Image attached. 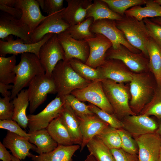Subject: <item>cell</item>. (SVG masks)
<instances>
[{
  "mask_svg": "<svg viewBox=\"0 0 161 161\" xmlns=\"http://www.w3.org/2000/svg\"><path fill=\"white\" fill-rule=\"evenodd\" d=\"M51 77L55 83L57 96H64L74 90L83 88L92 81L85 80L72 69L68 61H61L57 64Z\"/></svg>",
  "mask_w": 161,
  "mask_h": 161,
  "instance_id": "1",
  "label": "cell"
},
{
  "mask_svg": "<svg viewBox=\"0 0 161 161\" xmlns=\"http://www.w3.org/2000/svg\"><path fill=\"white\" fill-rule=\"evenodd\" d=\"M16 78L11 91L13 99L36 76L45 73L38 57L35 54L25 53L21 54L20 60L15 69Z\"/></svg>",
  "mask_w": 161,
  "mask_h": 161,
  "instance_id": "2",
  "label": "cell"
},
{
  "mask_svg": "<svg viewBox=\"0 0 161 161\" xmlns=\"http://www.w3.org/2000/svg\"><path fill=\"white\" fill-rule=\"evenodd\" d=\"M104 92L114 112V114L121 120L124 117L135 114L130 108L129 89L123 83H118L109 79L100 80Z\"/></svg>",
  "mask_w": 161,
  "mask_h": 161,
  "instance_id": "3",
  "label": "cell"
},
{
  "mask_svg": "<svg viewBox=\"0 0 161 161\" xmlns=\"http://www.w3.org/2000/svg\"><path fill=\"white\" fill-rule=\"evenodd\" d=\"M155 88L149 75L145 72L132 73L130 83L129 105L135 114H139L153 96Z\"/></svg>",
  "mask_w": 161,
  "mask_h": 161,
  "instance_id": "4",
  "label": "cell"
},
{
  "mask_svg": "<svg viewBox=\"0 0 161 161\" xmlns=\"http://www.w3.org/2000/svg\"><path fill=\"white\" fill-rule=\"evenodd\" d=\"M115 22L117 27L123 32L129 43L148 58L147 44L150 37L143 20L139 21L124 15L122 19Z\"/></svg>",
  "mask_w": 161,
  "mask_h": 161,
  "instance_id": "5",
  "label": "cell"
},
{
  "mask_svg": "<svg viewBox=\"0 0 161 161\" xmlns=\"http://www.w3.org/2000/svg\"><path fill=\"white\" fill-rule=\"evenodd\" d=\"M27 89L29 112L33 114L46 100L49 94L57 93L55 86L51 76L45 73L35 76L31 81Z\"/></svg>",
  "mask_w": 161,
  "mask_h": 161,
  "instance_id": "6",
  "label": "cell"
},
{
  "mask_svg": "<svg viewBox=\"0 0 161 161\" xmlns=\"http://www.w3.org/2000/svg\"><path fill=\"white\" fill-rule=\"evenodd\" d=\"M90 30L94 34H100L106 37L112 43V47L114 49H117L122 45L133 53L141 52L129 43L123 32L117 27L115 20L108 19L97 20L93 22Z\"/></svg>",
  "mask_w": 161,
  "mask_h": 161,
  "instance_id": "7",
  "label": "cell"
},
{
  "mask_svg": "<svg viewBox=\"0 0 161 161\" xmlns=\"http://www.w3.org/2000/svg\"><path fill=\"white\" fill-rule=\"evenodd\" d=\"M65 103L64 96H57L39 113L27 115L29 132L46 129L53 120L60 116Z\"/></svg>",
  "mask_w": 161,
  "mask_h": 161,
  "instance_id": "8",
  "label": "cell"
},
{
  "mask_svg": "<svg viewBox=\"0 0 161 161\" xmlns=\"http://www.w3.org/2000/svg\"><path fill=\"white\" fill-rule=\"evenodd\" d=\"M82 102L87 101L107 113L114 114L113 109L104 92L100 80L92 81L86 87L71 94Z\"/></svg>",
  "mask_w": 161,
  "mask_h": 161,
  "instance_id": "9",
  "label": "cell"
},
{
  "mask_svg": "<svg viewBox=\"0 0 161 161\" xmlns=\"http://www.w3.org/2000/svg\"><path fill=\"white\" fill-rule=\"evenodd\" d=\"M106 59L119 60L134 73L144 72L149 69V59L142 52L133 53L122 45L117 49L112 47L109 49L106 54Z\"/></svg>",
  "mask_w": 161,
  "mask_h": 161,
  "instance_id": "10",
  "label": "cell"
},
{
  "mask_svg": "<svg viewBox=\"0 0 161 161\" xmlns=\"http://www.w3.org/2000/svg\"><path fill=\"white\" fill-rule=\"evenodd\" d=\"M38 58L45 73L51 76L57 63L64 60V52L58 40L57 34H54L41 47Z\"/></svg>",
  "mask_w": 161,
  "mask_h": 161,
  "instance_id": "11",
  "label": "cell"
},
{
  "mask_svg": "<svg viewBox=\"0 0 161 161\" xmlns=\"http://www.w3.org/2000/svg\"><path fill=\"white\" fill-rule=\"evenodd\" d=\"M53 34H48L40 41L30 44L25 43L20 38L14 40L12 36L10 35L5 38V41L0 40V56L5 57L7 54L17 55L19 54L30 53L35 54L38 57L41 47Z\"/></svg>",
  "mask_w": 161,
  "mask_h": 161,
  "instance_id": "12",
  "label": "cell"
},
{
  "mask_svg": "<svg viewBox=\"0 0 161 161\" xmlns=\"http://www.w3.org/2000/svg\"><path fill=\"white\" fill-rule=\"evenodd\" d=\"M57 36L64 51V61L76 59L85 63L89 53V47L85 40H76L65 31L57 34Z\"/></svg>",
  "mask_w": 161,
  "mask_h": 161,
  "instance_id": "13",
  "label": "cell"
},
{
  "mask_svg": "<svg viewBox=\"0 0 161 161\" xmlns=\"http://www.w3.org/2000/svg\"><path fill=\"white\" fill-rule=\"evenodd\" d=\"M12 35L19 38L25 43L32 44L28 27L20 19L2 12L0 14V38L3 39Z\"/></svg>",
  "mask_w": 161,
  "mask_h": 161,
  "instance_id": "14",
  "label": "cell"
},
{
  "mask_svg": "<svg viewBox=\"0 0 161 161\" xmlns=\"http://www.w3.org/2000/svg\"><path fill=\"white\" fill-rule=\"evenodd\" d=\"M62 10L48 15L34 30L31 35L32 43L40 41L48 34H58L65 31L70 26L63 18Z\"/></svg>",
  "mask_w": 161,
  "mask_h": 161,
  "instance_id": "15",
  "label": "cell"
},
{
  "mask_svg": "<svg viewBox=\"0 0 161 161\" xmlns=\"http://www.w3.org/2000/svg\"><path fill=\"white\" fill-rule=\"evenodd\" d=\"M123 128L133 137L155 133L158 123L150 116L144 114H134L124 117L121 120Z\"/></svg>",
  "mask_w": 161,
  "mask_h": 161,
  "instance_id": "16",
  "label": "cell"
},
{
  "mask_svg": "<svg viewBox=\"0 0 161 161\" xmlns=\"http://www.w3.org/2000/svg\"><path fill=\"white\" fill-rule=\"evenodd\" d=\"M134 138L138 147L139 161H158L161 147V139L156 132Z\"/></svg>",
  "mask_w": 161,
  "mask_h": 161,
  "instance_id": "17",
  "label": "cell"
},
{
  "mask_svg": "<svg viewBox=\"0 0 161 161\" xmlns=\"http://www.w3.org/2000/svg\"><path fill=\"white\" fill-rule=\"evenodd\" d=\"M89 48V53L85 64L94 69H97L104 62L106 54L112 47L111 42L100 34H95L94 37L87 39Z\"/></svg>",
  "mask_w": 161,
  "mask_h": 161,
  "instance_id": "18",
  "label": "cell"
},
{
  "mask_svg": "<svg viewBox=\"0 0 161 161\" xmlns=\"http://www.w3.org/2000/svg\"><path fill=\"white\" fill-rule=\"evenodd\" d=\"M36 0H16L15 7L22 12L20 20L29 28L31 35L47 17L43 15Z\"/></svg>",
  "mask_w": 161,
  "mask_h": 161,
  "instance_id": "19",
  "label": "cell"
},
{
  "mask_svg": "<svg viewBox=\"0 0 161 161\" xmlns=\"http://www.w3.org/2000/svg\"><path fill=\"white\" fill-rule=\"evenodd\" d=\"M103 79H109L118 83L130 82L132 73L120 61L115 59H106L97 68Z\"/></svg>",
  "mask_w": 161,
  "mask_h": 161,
  "instance_id": "20",
  "label": "cell"
},
{
  "mask_svg": "<svg viewBox=\"0 0 161 161\" xmlns=\"http://www.w3.org/2000/svg\"><path fill=\"white\" fill-rule=\"evenodd\" d=\"M2 143L6 148L10 150L13 156L20 160H24L26 157L31 158L32 154L30 150L35 151L36 148L28 139L8 131Z\"/></svg>",
  "mask_w": 161,
  "mask_h": 161,
  "instance_id": "21",
  "label": "cell"
},
{
  "mask_svg": "<svg viewBox=\"0 0 161 161\" xmlns=\"http://www.w3.org/2000/svg\"><path fill=\"white\" fill-rule=\"evenodd\" d=\"M78 118L82 138L81 152L90 140L109 126L95 114Z\"/></svg>",
  "mask_w": 161,
  "mask_h": 161,
  "instance_id": "22",
  "label": "cell"
},
{
  "mask_svg": "<svg viewBox=\"0 0 161 161\" xmlns=\"http://www.w3.org/2000/svg\"><path fill=\"white\" fill-rule=\"evenodd\" d=\"M67 5L61 11L63 19L70 26L79 23L86 19L87 11L92 0H66Z\"/></svg>",
  "mask_w": 161,
  "mask_h": 161,
  "instance_id": "23",
  "label": "cell"
},
{
  "mask_svg": "<svg viewBox=\"0 0 161 161\" xmlns=\"http://www.w3.org/2000/svg\"><path fill=\"white\" fill-rule=\"evenodd\" d=\"M80 148L78 145L69 146L58 145L53 151L47 153L34 155L31 158L33 161H73L72 156Z\"/></svg>",
  "mask_w": 161,
  "mask_h": 161,
  "instance_id": "24",
  "label": "cell"
},
{
  "mask_svg": "<svg viewBox=\"0 0 161 161\" xmlns=\"http://www.w3.org/2000/svg\"><path fill=\"white\" fill-rule=\"evenodd\" d=\"M29 141L36 147L38 154L49 152L55 149L58 144L53 139L46 129L29 132Z\"/></svg>",
  "mask_w": 161,
  "mask_h": 161,
  "instance_id": "25",
  "label": "cell"
},
{
  "mask_svg": "<svg viewBox=\"0 0 161 161\" xmlns=\"http://www.w3.org/2000/svg\"><path fill=\"white\" fill-rule=\"evenodd\" d=\"M60 116L74 144L80 146L82 138L79 119L71 108L65 103Z\"/></svg>",
  "mask_w": 161,
  "mask_h": 161,
  "instance_id": "26",
  "label": "cell"
},
{
  "mask_svg": "<svg viewBox=\"0 0 161 161\" xmlns=\"http://www.w3.org/2000/svg\"><path fill=\"white\" fill-rule=\"evenodd\" d=\"M13 99L14 109L12 120L17 122L21 128L26 129L28 124L26 110L29 105L27 89L21 90Z\"/></svg>",
  "mask_w": 161,
  "mask_h": 161,
  "instance_id": "27",
  "label": "cell"
},
{
  "mask_svg": "<svg viewBox=\"0 0 161 161\" xmlns=\"http://www.w3.org/2000/svg\"><path fill=\"white\" fill-rule=\"evenodd\" d=\"M145 6H134L126 10L125 16L134 17L139 21L145 18L161 17V5L154 0H146Z\"/></svg>",
  "mask_w": 161,
  "mask_h": 161,
  "instance_id": "28",
  "label": "cell"
},
{
  "mask_svg": "<svg viewBox=\"0 0 161 161\" xmlns=\"http://www.w3.org/2000/svg\"><path fill=\"white\" fill-rule=\"evenodd\" d=\"M149 69L153 73L157 86H161V48L150 37L147 44Z\"/></svg>",
  "mask_w": 161,
  "mask_h": 161,
  "instance_id": "29",
  "label": "cell"
},
{
  "mask_svg": "<svg viewBox=\"0 0 161 161\" xmlns=\"http://www.w3.org/2000/svg\"><path fill=\"white\" fill-rule=\"evenodd\" d=\"M46 129L58 145L69 146L74 144L60 116L53 120Z\"/></svg>",
  "mask_w": 161,
  "mask_h": 161,
  "instance_id": "30",
  "label": "cell"
},
{
  "mask_svg": "<svg viewBox=\"0 0 161 161\" xmlns=\"http://www.w3.org/2000/svg\"><path fill=\"white\" fill-rule=\"evenodd\" d=\"M123 17L111 10L102 0H94L87 11L86 18H92L94 22L104 19L119 20Z\"/></svg>",
  "mask_w": 161,
  "mask_h": 161,
  "instance_id": "31",
  "label": "cell"
},
{
  "mask_svg": "<svg viewBox=\"0 0 161 161\" xmlns=\"http://www.w3.org/2000/svg\"><path fill=\"white\" fill-rule=\"evenodd\" d=\"M16 62V55L7 57L0 56V82L7 84L14 83Z\"/></svg>",
  "mask_w": 161,
  "mask_h": 161,
  "instance_id": "32",
  "label": "cell"
},
{
  "mask_svg": "<svg viewBox=\"0 0 161 161\" xmlns=\"http://www.w3.org/2000/svg\"><path fill=\"white\" fill-rule=\"evenodd\" d=\"M86 146L96 161H115L110 149L96 136L89 142Z\"/></svg>",
  "mask_w": 161,
  "mask_h": 161,
  "instance_id": "33",
  "label": "cell"
},
{
  "mask_svg": "<svg viewBox=\"0 0 161 161\" xmlns=\"http://www.w3.org/2000/svg\"><path fill=\"white\" fill-rule=\"evenodd\" d=\"M74 70L83 78L91 81L103 79L98 68L94 69L76 59L68 61Z\"/></svg>",
  "mask_w": 161,
  "mask_h": 161,
  "instance_id": "34",
  "label": "cell"
},
{
  "mask_svg": "<svg viewBox=\"0 0 161 161\" xmlns=\"http://www.w3.org/2000/svg\"><path fill=\"white\" fill-rule=\"evenodd\" d=\"M93 22L92 18H87L79 23L70 26L65 32L77 40H85L93 37L95 34L90 31V28Z\"/></svg>",
  "mask_w": 161,
  "mask_h": 161,
  "instance_id": "35",
  "label": "cell"
},
{
  "mask_svg": "<svg viewBox=\"0 0 161 161\" xmlns=\"http://www.w3.org/2000/svg\"><path fill=\"white\" fill-rule=\"evenodd\" d=\"M95 136L110 149L121 148V139L117 129L109 126Z\"/></svg>",
  "mask_w": 161,
  "mask_h": 161,
  "instance_id": "36",
  "label": "cell"
},
{
  "mask_svg": "<svg viewBox=\"0 0 161 161\" xmlns=\"http://www.w3.org/2000/svg\"><path fill=\"white\" fill-rule=\"evenodd\" d=\"M140 114L154 116L161 119V86H157L152 97Z\"/></svg>",
  "mask_w": 161,
  "mask_h": 161,
  "instance_id": "37",
  "label": "cell"
},
{
  "mask_svg": "<svg viewBox=\"0 0 161 161\" xmlns=\"http://www.w3.org/2000/svg\"><path fill=\"white\" fill-rule=\"evenodd\" d=\"M113 11L123 17L125 11L135 6L145 4L146 0H102Z\"/></svg>",
  "mask_w": 161,
  "mask_h": 161,
  "instance_id": "38",
  "label": "cell"
},
{
  "mask_svg": "<svg viewBox=\"0 0 161 161\" xmlns=\"http://www.w3.org/2000/svg\"><path fill=\"white\" fill-rule=\"evenodd\" d=\"M65 103L72 109L79 117L94 114L89 109L88 105L80 101L71 94L64 96Z\"/></svg>",
  "mask_w": 161,
  "mask_h": 161,
  "instance_id": "39",
  "label": "cell"
},
{
  "mask_svg": "<svg viewBox=\"0 0 161 161\" xmlns=\"http://www.w3.org/2000/svg\"><path fill=\"white\" fill-rule=\"evenodd\" d=\"M88 105L89 109L92 112L111 127L116 129L123 128L122 121L114 114H109L91 103H89Z\"/></svg>",
  "mask_w": 161,
  "mask_h": 161,
  "instance_id": "40",
  "label": "cell"
},
{
  "mask_svg": "<svg viewBox=\"0 0 161 161\" xmlns=\"http://www.w3.org/2000/svg\"><path fill=\"white\" fill-rule=\"evenodd\" d=\"M117 130L121 139V148L129 153L137 155L138 147L133 137L123 128Z\"/></svg>",
  "mask_w": 161,
  "mask_h": 161,
  "instance_id": "41",
  "label": "cell"
},
{
  "mask_svg": "<svg viewBox=\"0 0 161 161\" xmlns=\"http://www.w3.org/2000/svg\"><path fill=\"white\" fill-rule=\"evenodd\" d=\"M0 128L7 130L28 139L30 134L24 131L16 121L12 120H0Z\"/></svg>",
  "mask_w": 161,
  "mask_h": 161,
  "instance_id": "42",
  "label": "cell"
},
{
  "mask_svg": "<svg viewBox=\"0 0 161 161\" xmlns=\"http://www.w3.org/2000/svg\"><path fill=\"white\" fill-rule=\"evenodd\" d=\"M149 35L161 48V26L148 18L143 19Z\"/></svg>",
  "mask_w": 161,
  "mask_h": 161,
  "instance_id": "43",
  "label": "cell"
},
{
  "mask_svg": "<svg viewBox=\"0 0 161 161\" xmlns=\"http://www.w3.org/2000/svg\"><path fill=\"white\" fill-rule=\"evenodd\" d=\"M10 97L0 98V120H12L13 115V106Z\"/></svg>",
  "mask_w": 161,
  "mask_h": 161,
  "instance_id": "44",
  "label": "cell"
},
{
  "mask_svg": "<svg viewBox=\"0 0 161 161\" xmlns=\"http://www.w3.org/2000/svg\"><path fill=\"white\" fill-rule=\"evenodd\" d=\"M63 0H44L43 11L48 15L60 11L64 7Z\"/></svg>",
  "mask_w": 161,
  "mask_h": 161,
  "instance_id": "45",
  "label": "cell"
},
{
  "mask_svg": "<svg viewBox=\"0 0 161 161\" xmlns=\"http://www.w3.org/2000/svg\"><path fill=\"white\" fill-rule=\"evenodd\" d=\"M110 150L115 161H139L138 155L129 153L121 148Z\"/></svg>",
  "mask_w": 161,
  "mask_h": 161,
  "instance_id": "46",
  "label": "cell"
},
{
  "mask_svg": "<svg viewBox=\"0 0 161 161\" xmlns=\"http://www.w3.org/2000/svg\"><path fill=\"white\" fill-rule=\"evenodd\" d=\"M0 10L2 12L7 13L19 19H20L22 16V11L18 8L0 4Z\"/></svg>",
  "mask_w": 161,
  "mask_h": 161,
  "instance_id": "47",
  "label": "cell"
},
{
  "mask_svg": "<svg viewBox=\"0 0 161 161\" xmlns=\"http://www.w3.org/2000/svg\"><path fill=\"white\" fill-rule=\"evenodd\" d=\"M0 159L2 161H12L11 155L0 142Z\"/></svg>",
  "mask_w": 161,
  "mask_h": 161,
  "instance_id": "48",
  "label": "cell"
},
{
  "mask_svg": "<svg viewBox=\"0 0 161 161\" xmlns=\"http://www.w3.org/2000/svg\"><path fill=\"white\" fill-rule=\"evenodd\" d=\"M13 85L5 84L0 82V93L3 97H11V92L9 90L12 89Z\"/></svg>",
  "mask_w": 161,
  "mask_h": 161,
  "instance_id": "49",
  "label": "cell"
},
{
  "mask_svg": "<svg viewBox=\"0 0 161 161\" xmlns=\"http://www.w3.org/2000/svg\"><path fill=\"white\" fill-rule=\"evenodd\" d=\"M16 0H0V4L7 6L14 7L16 4Z\"/></svg>",
  "mask_w": 161,
  "mask_h": 161,
  "instance_id": "50",
  "label": "cell"
},
{
  "mask_svg": "<svg viewBox=\"0 0 161 161\" xmlns=\"http://www.w3.org/2000/svg\"><path fill=\"white\" fill-rule=\"evenodd\" d=\"M150 19L155 23L161 26V17H157L152 18Z\"/></svg>",
  "mask_w": 161,
  "mask_h": 161,
  "instance_id": "51",
  "label": "cell"
},
{
  "mask_svg": "<svg viewBox=\"0 0 161 161\" xmlns=\"http://www.w3.org/2000/svg\"><path fill=\"white\" fill-rule=\"evenodd\" d=\"M159 120L160 122L158 123V127L155 132L161 139V119Z\"/></svg>",
  "mask_w": 161,
  "mask_h": 161,
  "instance_id": "52",
  "label": "cell"
},
{
  "mask_svg": "<svg viewBox=\"0 0 161 161\" xmlns=\"http://www.w3.org/2000/svg\"><path fill=\"white\" fill-rule=\"evenodd\" d=\"M85 160V161H96L94 157L90 154L87 155L86 158Z\"/></svg>",
  "mask_w": 161,
  "mask_h": 161,
  "instance_id": "53",
  "label": "cell"
},
{
  "mask_svg": "<svg viewBox=\"0 0 161 161\" xmlns=\"http://www.w3.org/2000/svg\"><path fill=\"white\" fill-rule=\"evenodd\" d=\"M36 1L38 2L40 7L42 9L44 5V0H36Z\"/></svg>",
  "mask_w": 161,
  "mask_h": 161,
  "instance_id": "54",
  "label": "cell"
},
{
  "mask_svg": "<svg viewBox=\"0 0 161 161\" xmlns=\"http://www.w3.org/2000/svg\"><path fill=\"white\" fill-rule=\"evenodd\" d=\"M12 161H21V160L14 156L12 155H11Z\"/></svg>",
  "mask_w": 161,
  "mask_h": 161,
  "instance_id": "55",
  "label": "cell"
},
{
  "mask_svg": "<svg viewBox=\"0 0 161 161\" xmlns=\"http://www.w3.org/2000/svg\"><path fill=\"white\" fill-rule=\"evenodd\" d=\"M158 161H161V147L159 154Z\"/></svg>",
  "mask_w": 161,
  "mask_h": 161,
  "instance_id": "56",
  "label": "cell"
},
{
  "mask_svg": "<svg viewBox=\"0 0 161 161\" xmlns=\"http://www.w3.org/2000/svg\"><path fill=\"white\" fill-rule=\"evenodd\" d=\"M154 1L159 4L161 5V0H155Z\"/></svg>",
  "mask_w": 161,
  "mask_h": 161,
  "instance_id": "57",
  "label": "cell"
},
{
  "mask_svg": "<svg viewBox=\"0 0 161 161\" xmlns=\"http://www.w3.org/2000/svg\"><path fill=\"white\" fill-rule=\"evenodd\" d=\"M83 161H85V160H84Z\"/></svg>",
  "mask_w": 161,
  "mask_h": 161,
  "instance_id": "58",
  "label": "cell"
}]
</instances>
